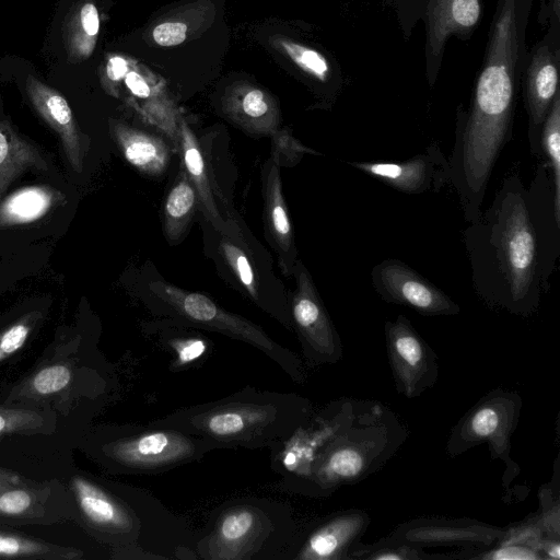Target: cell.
I'll return each mask as SVG.
<instances>
[{"mask_svg": "<svg viewBox=\"0 0 560 560\" xmlns=\"http://www.w3.org/2000/svg\"><path fill=\"white\" fill-rule=\"evenodd\" d=\"M526 185L506 175L491 205L463 231L472 288L489 307L535 314L560 257V218L547 163Z\"/></svg>", "mask_w": 560, "mask_h": 560, "instance_id": "1", "label": "cell"}, {"mask_svg": "<svg viewBox=\"0 0 560 560\" xmlns=\"http://www.w3.org/2000/svg\"><path fill=\"white\" fill-rule=\"evenodd\" d=\"M314 411L312 401L296 393L253 386L212 401L173 410L151 420L212 443L217 448H264L290 436Z\"/></svg>", "mask_w": 560, "mask_h": 560, "instance_id": "2", "label": "cell"}, {"mask_svg": "<svg viewBox=\"0 0 560 560\" xmlns=\"http://www.w3.org/2000/svg\"><path fill=\"white\" fill-rule=\"evenodd\" d=\"M407 436L389 407L361 400L352 422L318 455L298 494L324 499L341 486L363 481L395 456Z\"/></svg>", "mask_w": 560, "mask_h": 560, "instance_id": "3", "label": "cell"}, {"mask_svg": "<svg viewBox=\"0 0 560 560\" xmlns=\"http://www.w3.org/2000/svg\"><path fill=\"white\" fill-rule=\"evenodd\" d=\"M137 298L154 317L242 341L275 362L293 382L306 380L303 360L272 339L259 325L225 310L210 296L166 281L154 267L142 266L136 278Z\"/></svg>", "mask_w": 560, "mask_h": 560, "instance_id": "4", "label": "cell"}, {"mask_svg": "<svg viewBox=\"0 0 560 560\" xmlns=\"http://www.w3.org/2000/svg\"><path fill=\"white\" fill-rule=\"evenodd\" d=\"M298 525L290 504L264 497L230 499L217 508L195 545L201 560H282Z\"/></svg>", "mask_w": 560, "mask_h": 560, "instance_id": "5", "label": "cell"}, {"mask_svg": "<svg viewBox=\"0 0 560 560\" xmlns=\"http://www.w3.org/2000/svg\"><path fill=\"white\" fill-rule=\"evenodd\" d=\"M215 450L185 431L153 424H104L86 436L85 451L113 475H159L200 460Z\"/></svg>", "mask_w": 560, "mask_h": 560, "instance_id": "6", "label": "cell"}, {"mask_svg": "<svg viewBox=\"0 0 560 560\" xmlns=\"http://www.w3.org/2000/svg\"><path fill=\"white\" fill-rule=\"evenodd\" d=\"M206 255L231 287L292 331L289 291L276 275L270 254L231 208L220 229L205 222Z\"/></svg>", "mask_w": 560, "mask_h": 560, "instance_id": "7", "label": "cell"}, {"mask_svg": "<svg viewBox=\"0 0 560 560\" xmlns=\"http://www.w3.org/2000/svg\"><path fill=\"white\" fill-rule=\"evenodd\" d=\"M523 400L517 392L494 388L482 396L453 427L445 451L456 457L468 450L487 443L491 458L504 466L502 486L509 490L518 476L520 467L511 458V438L515 432Z\"/></svg>", "mask_w": 560, "mask_h": 560, "instance_id": "8", "label": "cell"}, {"mask_svg": "<svg viewBox=\"0 0 560 560\" xmlns=\"http://www.w3.org/2000/svg\"><path fill=\"white\" fill-rule=\"evenodd\" d=\"M361 399L340 397L314 410L290 436L269 447L270 467L280 476L277 488L298 494L326 446L352 422Z\"/></svg>", "mask_w": 560, "mask_h": 560, "instance_id": "9", "label": "cell"}, {"mask_svg": "<svg viewBox=\"0 0 560 560\" xmlns=\"http://www.w3.org/2000/svg\"><path fill=\"white\" fill-rule=\"evenodd\" d=\"M291 277L295 288L289 291V312L304 365L316 368L339 362L343 355L340 336L302 259L296 260Z\"/></svg>", "mask_w": 560, "mask_h": 560, "instance_id": "10", "label": "cell"}, {"mask_svg": "<svg viewBox=\"0 0 560 560\" xmlns=\"http://www.w3.org/2000/svg\"><path fill=\"white\" fill-rule=\"evenodd\" d=\"M385 346L396 390L406 398H416L432 388L439 380L438 355L399 314L384 326Z\"/></svg>", "mask_w": 560, "mask_h": 560, "instance_id": "11", "label": "cell"}, {"mask_svg": "<svg viewBox=\"0 0 560 560\" xmlns=\"http://www.w3.org/2000/svg\"><path fill=\"white\" fill-rule=\"evenodd\" d=\"M371 523L368 512L347 509L316 518L299 528L282 560H350Z\"/></svg>", "mask_w": 560, "mask_h": 560, "instance_id": "12", "label": "cell"}, {"mask_svg": "<svg viewBox=\"0 0 560 560\" xmlns=\"http://www.w3.org/2000/svg\"><path fill=\"white\" fill-rule=\"evenodd\" d=\"M371 280L383 301L407 306L423 316H448L460 312L459 305L445 292L397 258L376 264Z\"/></svg>", "mask_w": 560, "mask_h": 560, "instance_id": "13", "label": "cell"}, {"mask_svg": "<svg viewBox=\"0 0 560 560\" xmlns=\"http://www.w3.org/2000/svg\"><path fill=\"white\" fill-rule=\"evenodd\" d=\"M73 501L58 479L22 482L0 492V525H52L72 521Z\"/></svg>", "mask_w": 560, "mask_h": 560, "instance_id": "14", "label": "cell"}, {"mask_svg": "<svg viewBox=\"0 0 560 560\" xmlns=\"http://www.w3.org/2000/svg\"><path fill=\"white\" fill-rule=\"evenodd\" d=\"M505 528L470 517H418L397 525L389 538L416 546H462L485 549L497 545Z\"/></svg>", "mask_w": 560, "mask_h": 560, "instance_id": "15", "label": "cell"}, {"mask_svg": "<svg viewBox=\"0 0 560 560\" xmlns=\"http://www.w3.org/2000/svg\"><path fill=\"white\" fill-rule=\"evenodd\" d=\"M354 168L405 194L438 192L450 184V162L433 142L406 161L348 162Z\"/></svg>", "mask_w": 560, "mask_h": 560, "instance_id": "16", "label": "cell"}, {"mask_svg": "<svg viewBox=\"0 0 560 560\" xmlns=\"http://www.w3.org/2000/svg\"><path fill=\"white\" fill-rule=\"evenodd\" d=\"M280 166L279 152L272 147L271 154L265 161L260 172L262 222L266 240L277 254L282 275L291 277L299 255L294 229L283 195Z\"/></svg>", "mask_w": 560, "mask_h": 560, "instance_id": "17", "label": "cell"}, {"mask_svg": "<svg viewBox=\"0 0 560 560\" xmlns=\"http://www.w3.org/2000/svg\"><path fill=\"white\" fill-rule=\"evenodd\" d=\"M550 39L532 51L525 72L524 102L528 114L530 153L541 158L539 138L542 124L558 90L559 46Z\"/></svg>", "mask_w": 560, "mask_h": 560, "instance_id": "18", "label": "cell"}, {"mask_svg": "<svg viewBox=\"0 0 560 560\" xmlns=\"http://www.w3.org/2000/svg\"><path fill=\"white\" fill-rule=\"evenodd\" d=\"M482 12V0H429L427 8V71L432 86L447 39L466 37L477 26Z\"/></svg>", "mask_w": 560, "mask_h": 560, "instance_id": "19", "label": "cell"}, {"mask_svg": "<svg viewBox=\"0 0 560 560\" xmlns=\"http://www.w3.org/2000/svg\"><path fill=\"white\" fill-rule=\"evenodd\" d=\"M25 91L37 114L59 136L71 167L81 172L89 139L77 124L65 96L32 74L26 78Z\"/></svg>", "mask_w": 560, "mask_h": 560, "instance_id": "20", "label": "cell"}, {"mask_svg": "<svg viewBox=\"0 0 560 560\" xmlns=\"http://www.w3.org/2000/svg\"><path fill=\"white\" fill-rule=\"evenodd\" d=\"M223 116L250 136L273 137L279 130L280 110L275 97L247 81L228 86L221 98Z\"/></svg>", "mask_w": 560, "mask_h": 560, "instance_id": "21", "label": "cell"}, {"mask_svg": "<svg viewBox=\"0 0 560 560\" xmlns=\"http://www.w3.org/2000/svg\"><path fill=\"white\" fill-rule=\"evenodd\" d=\"M178 150L183 155L184 170L197 190L199 211L203 217V221L217 230L220 229L232 207L225 202L217 183L210 175L208 163L197 136H195L183 119L179 124Z\"/></svg>", "mask_w": 560, "mask_h": 560, "instance_id": "22", "label": "cell"}, {"mask_svg": "<svg viewBox=\"0 0 560 560\" xmlns=\"http://www.w3.org/2000/svg\"><path fill=\"white\" fill-rule=\"evenodd\" d=\"M143 331L171 353L170 370L174 373L200 368L213 352L212 341L200 329L168 318L145 322Z\"/></svg>", "mask_w": 560, "mask_h": 560, "instance_id": "23", "label": "cell"}, {"mask_svg": "<svg viewBox=\"0 0 560 560\" xmlns=\"http://www.w3.org/2000/svg\"><path fill=\"white\" fill-rule=\"evenodd\" d=\"M109 128L125 160L140 173L161 176L172 161V151L165 140L156 135L110 119Z\"/></svg>", "mask_w": 560, "mask_h": 560, "instance_id": "24", "label": "cell"}, {"mask_svg": "<svg viewBox=\"0 0 560 560\" xmlns=\"http://www.w3.org/2000/svg\"><path fill=\"white\" fill-rule=\"evenodd\" d=\"M32 168L46 171V159L9 120H0V198L16 177Z\"/></svg>", "mask_w": 560, "mask_h": 560, "instance_id": "25", "label": "cell"}, {"mask_svg": "<svg viewBox=\"0 0 560 560\" xmlns=\"http://www.w3.org/2000/svg\"><path fill=\"white\" fill-rule=\"evenodd\" d=\"M63 196L45 185L22 187L0 201V229L25 225L44 218Z\"/></svg>", "mask_w": 560, "mask_h": 560, "instance_id": "26", "label": "cell"}, {"mask_svg": "<svg viewBox=\"0 0 560 560\" xmlns=\"http://www.w3.org/2000/svg\"><path fill=\"white\" fill-rule=\"evenodd\" d=\"M101 27V18L92 0L75 2L63 22V44L70 63H79L93 54Z\"/></svg>", "mask_w": 560, "mask_h": 560, "instance_id": "27", "label": "cell"}, {"mask_svg": "<svg viewBox=\"0 0 560 560\" xmlns=\"http://www.w3.org/2000/svg\"><path fill=\"white\" fill-rule=\"evenodd\" d=\"M197 211V190L186 171L182 168L162 207L163 233L170 244H177L184 238Z\"/></svg>", "mask_w": 560, "mask_h": 560, "instance_id": "28", "label": "cell"}, {"mask_svg": "<svg viewBox=\"0 0 560 560\" xmlns=\"http://www.w3.org/2000/svg\"><path fill=\"white\" fill-rule=\"evenodd\" d=\"M212 10L207 1L188 4L158 22L150 31V38L162 47L180 45L190 35L206 28L207 22L212 19Z\"/></svg>", "mask_w": 560, "mask_h": 560, "instance_id": "29", "label": "cell"}, {"mask_svg": "<svg viewBox=\"0 0 560 560\" xmlns=\"http://www.w3.org/2000/svg\"><path fill=\"white\" fill-rule=\"evenodd\" d=\"M74 378L73 364L58 360L37 369L16 386L8 397L10 401L50 398L68 389Z\"/></svg>", "mask_w": 560, "mask_h": 560, "instance_id": "30", "label": "cell"}, {"mask_svg": "<svg viewBox=\"0 0 560 560\" xmlns=\"http://www.w3.org/2000/svg\"><path fill=\"white\" fill-rule=\"evenodd\" d=\"M84 552L74 547L62 546L19 532L0 530V558L78 560Z\"/></svg>", "mask_w": 560, "mask_h": 560, "instance_id": "31", "label": "cell"}, {"mask_svg": "<svg viewBox=\"0 0 560 560\" xmlns=\"http://www.w3.org/2000/svg\"><path fill=\"white\" fill-rule=\"evenodd\" d=\"M539 147L542 160L547 163L553 187V201L560 218V93L552 101L541 127Z\"/></svg>", "mask_w": 560, "mask_h": 560, "instance_id": "32", "label": "cell"}, {"mask_svg": "<svg viewBox=\"0 0 560 560\" xmlns=\"http://www.w3.org/2000/svg\"><path fill=\"white\" fill-rule=\"evenodd\" d=\"M55 429V416L42 408L0 406V438L49 433Z\"/></svg>", "mask_w": 560, "mask_h": 560, "instance_id": "33", "label": "cell"}, {"mask_svg": "<svg viewBox=\"0 0 560 560\" xmlns=\"http://www.w3.org/2000/svg\"><path fill=\"white\" fill-rule=\"evenodd\" d=\"M350 560H424L454 559V555H427L423 547L401 542L389 538H381L373 544L359 541L350 552Z\"/></svg>", "mask_w": 560, "mask_h": 560, "instance_id": "34", "label": "cell"}, {"mask_svg": "<svg viewBox=\"0 0 560 560\" xmlns=\"http://www.w3.org/2000/svg\"><path fill=\"white\" fill-rule=\"evenodd\" d=\"M273 45L307 75L325 83L330 78L328 60L319 51L285 37L273 38Z\"/></svg>", "mask_w": 560, "mask_h": 560, "instance_id": "35", "label": "cell"}, {"mask_svg": "<svg viewBox=\"0 0 560 560\" xmlns=\"http://www.w3.org/2000/svg\"><path fill=\"white\" fill-rule=\"evenodd\" d=\"M39 317V313L27 314L0 332V363L24 347Z\"/></svg>", "mask_w": 560, "mask_h": 560, "instance_id": "36", "label": "cell"}, {"mask_svg": "<svg viewBox=\"0 0 560 560\" xmlns=\"http://www.w3.org/2000/svg\"><path fill=\"white\" fill-rule=\"evenodd\" d=\"M129 71V61L118 55H108L104 66L100 69L101 82L104 90L113 95H119V84Z\"/></svg>", "mask_w": 560, "mask_h": 560, "instance_id": "37", "label": "cell"}, {"mask_svg": "<svg viewBox=\"0 0 560 560\" xmlns=\"http://www.w3.org/2000/svg\"><path fill=\"white\" fill-rule=\"evenodd\" d=\"M538 551L542 560H559L560 559V538L544 537L539 541Z\"/></svg>", "mask_w": 560, "mask_h": 560, "instance_id": "38", "label": "cell"}, {"mask_svg": "<svg viewBox=\"0 0 560 560\" xmlns=\"http://www.w3.org/2000/svg\"><path fill=\"white\" fill-rule=\"evenodd\" d=\"M127 89L138 97H147L150 94V89L142 80L140 74L128 71L124 77Z\"/></svg>", "mask_w": 560, "mask_h": 560, "instance_id": "39", "label": "cell"}, {"mask_svg": "<svg viewBox=\"0 0 560 560\" xmlns=\"http://www.w3.org/2000/svg\"><path fill=\"white\" fill-rule=\"evenodd\" d=\"M15 471L0 467V492L23 481Z\"/></svg>", "mask_w": 560, "mask_h": 560, "instance_id": "40", "label": "cell"}, {"mask_svg": "<svg viewBox=\"0 0 560 560\" xmlns=\"http://www.w3.org/2000/svg\"><path fill=\"white\" fill-rule=\"evenodd\" d=\"M551 8L557 20L560 16V0H551Z\"/></svg>", "mask_w": 560, "mask_h": 560, "instance_id": "41", "label": "cell"}]
</instances>
